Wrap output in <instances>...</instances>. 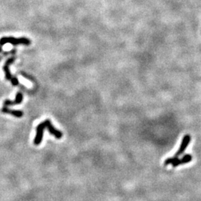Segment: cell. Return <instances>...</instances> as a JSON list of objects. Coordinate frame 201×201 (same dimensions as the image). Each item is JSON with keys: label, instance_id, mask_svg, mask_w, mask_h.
I'll return each instance as SVG.
<instances>
[{"label": "cell", "instance_id": "obj_7", "mask_svg": "<svg viewBox=\"0 0 201 201\" xmlns=\"http://www.w3.org/2000/svg\"><path fill=\"white\" fill-rule=\"evenodd\" d=\"M14 60H15L14 58H9L8 60L6 61V63H5V66H3V70H4V72H5V78H6L7 80H11L13 78V76L11 75V72H10L9 66H10V64H11L12 63L14 62Z\"/></svg>", "mask_w": 201, "mask_h": 201}, {"label": "cell", "instance_id": "obj_9", "mask_svg": "<svg viewBox=\"0 0 201 201\" xmlns=\"http://www.w3.org/2000/svg\"><path fill=\"white\" fill-rule=\"evenodd\" d=\"M178 158V157H170V158H168L165 159V161L164 162V165L165 166H167V165L171 164L172 165L173 163L175 161H176V159Z\"/></svg>", "mask_w": 201, "mask_h": 201}, {"label": "cell", "instance_id": "obj_4", "mask_svg": "<svg viewBox=\"0 0 201 201\" xmlns=\"http://www.w3.org/2000/svg\"><path fill=\"white\" fill-rule=\"evenodd\" d=\"M45 123H46V128L48 129L49 133H50L52 135L54 136V137L56 138V139H60L63 137V133L60 131H58V129H56L54 126L52 125V122L49 119H46V121H44Z\"/></svg>", "mask_w": 201, "mask_h": 201}, {"label": "cell", "instance_id": "obj_5", "mask_svg": "<svg viewBox=\"0 0 201 201\" xmlns=\"http://www.w3.org/2000/svg\"><path fill=\"white\" fill-rule=\"evenodd\" d=\"M192 159H193L192 155L189 154V153H188V154H185L181 159L177 158L176 159V161H175L172 164V167L176 168L177 166H179V165L186 164V163L190 162L192 160Z\"/></svg>", "mask_w": 201, "mask_h": 201}, {"label": "cell", "instance_id": "obj_1", "mask_svg": "<svg viewBox=\"0 0 201 201\" xmlns=\"http://www.w3.org/2000/svg\"><path fill=\"white\" fill-rule=\"evenodd\" d=\"M6 43H11V44L14 45H25V46H29L31 42L29 39L26 37H20V38H14L12 37H2L0 39V46H3V45L6 44Z\"/></svg>", "mask_w": 201, "mask_h": 201}, {"label": "cell", "instance_id": "obj_10", "mask_svg": "<svg viewBox=\"0 0 201 201\" xmlns=\"http://www.w3.org/2000/svg\"><path fill=\"white\" fill-rule=\"evenodd\" d=\"M11 84H12L13 86H17L19 84L18 79H17V78H15V77H13L12 79L11 80Z\"/></svg>", "mask_w": 201, "mask_h": 201}, {"label": "cell", "instance_id": "obj_6", "mask_svg": "<svg viewBox=\"0 0 201 201\" xmlns=\"http://www.w3.org/2000/svg\"><path fill=\"white\" fill-rule=\"evenodd\" d=\"M23 99V95L22 94V92H17V96H16V99L14 100H5L3 103L4 107H7L9 105H16V104H19L22 103Z\"/></svg>", "mask_w": 201, "mask_h": 201}, {"label": "cell", "instance_id": "obj_2", "mask_svg": "<svg viewBox=\"0 0 201 201\" xmlns=\"http://www.w3.org/2000/svg\"><path fill=\"white\" fill-rule=\"evenodd\" d=\"M46 128V125L45 121L41 122L40 124H39V125H37L36 128V136H35L34 140V143L35 145H39L41 143V142L43 140L44 130Z\"/></svg>", "mask_w": 201, "mask_h": 201}, {"label": "cell", "instance_id": "obj_8", "mask_svg": "<svg viewBox=\"0 0 201 201\" xmlns=\"http://www.w3.org/2000/svg\"><path fill=\"white\" fill-rule=\"evenodd\" d=\"M2 112L4 113L11 114V115L18 118H20L23 116V111H20V110H11L8 109L7 107H4L3 109H2Z\"/></svg>", "mask_w": 201, "mask_h": 201}, {"label": "cell", "instance_id": "obj_3", "mask_svg": "<svg viewBox=\"0 0 201 201\" xmlns=\"http://www.w3.org/2000/svg\"><path fill=\"white\" fill-rule=\"evenodd\" d=\"M190 142H191V136L188 135V134L185 135L183 138L182 142H181V145L180 147H179L178 151H177L176 153L174 154V157H179L180 156L183 155V153L185 152V151H186V149L187 148V147L188 146Z\"/></svg>", "mask_w": 201, "mask_h": 201}]
</instances>
